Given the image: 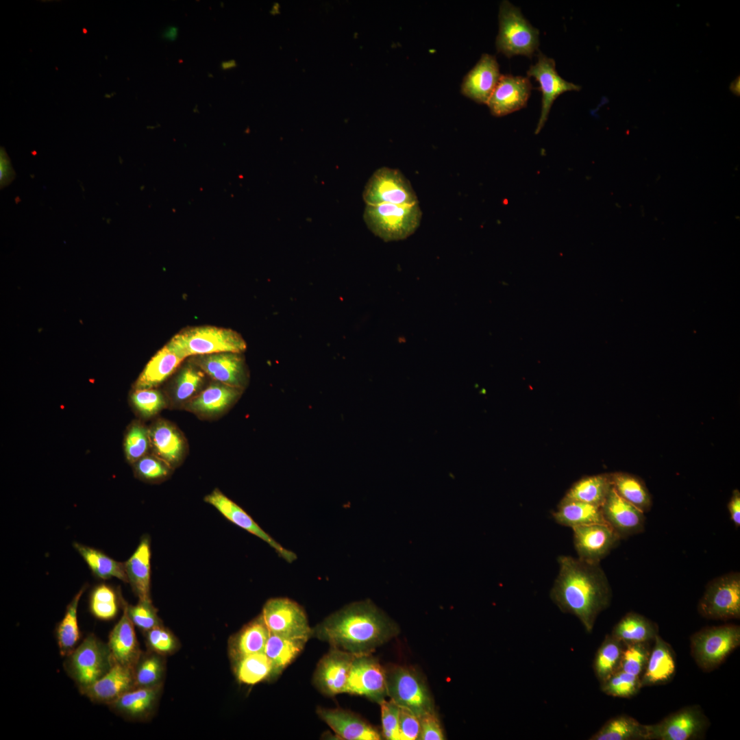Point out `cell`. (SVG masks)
Listing matches in <instances>:
<instances>
[{"mask_svg": "<svg viewBox=\"0 0 740 740\" xmlns=\"http://www.w3.org/2000/svg\"><path fill=\"white\" fill-rule=\"evenodd\" d=\"M150 445L149 430L140 423H133L129 428L124 441L125 454L127 460L135 463L145 456Z\"/></svg>", "mask_w": 740, "mask_h": 740, "instance_id": "obj_46", "label": "cell"}, {"mask_svg": "<svg viewBox=\"0 0 740 740\" xmlns=\"http://www.w3.org/2000/svg\"><path fill=\"white\" fill-rule=\"evenodd\" d=\"M204 500L213 506L227 519L266 542L286 562L292 563L296 560L297 555L293 552L282 547L266 532L246 511L219 489H216L211 493L206 495Z\"/></svg>", "mask_w": 740, "mask_h": 740, "instance_id": "obj_16", "label": "cell"}, {"mask_svg": "<svg viewBox=\"0 0 740 740\" xmlns=\"http://www.w3.org/2000/svg\"><path fill=\"white\" fill-rule=\"evenodd\" d=\"M499 33L495 46L499 53L508 58L523 55L531 58L537 50L539 29L524 18L519 8L502 1L499 11Z\"/></svg>", "mask_w": 740, "mask_h": 740, "instance_id": "obj_5", "label": "cell"}, {"mask_svg": "<svg viewBox=\"0 0 740 740\" xmlns=\"http://www.w3.org/2000/svg\"><path fill=\"white\" fill-rule=\"evenodd\" d=\"M91 613L103 620L113 619L118 612L116 595L112 588L100 584L92 591L90 599Z\"/></svg>", "mask_w": 740, "mask_h": 740, "instance_id": "obj_44", "label": "cell"}, {"mask_svg": "<svg viewBox=\"0 0 740 740\" xmlns=\"http://www.w3.org/2000/svg\"><path fill=\"white\" fill-rule=\"evenodd\" d=\"M691 651L704 671H711L740 645V627L726 624L702 629L691 637Z\"/></svg>", "mask_w": 740, "mask_h": 740, "instance_id": "obj_6", "label": "cell"}, {"mask_svg": "<svg viewBox=\"0 0 740 740\" xmlns=\"http://www.w3.org/2000/svg\"><path fill=\"white\" fill-rule=\"evenodd\" d=\"M708 720L698 706L683 708L659 722L646 725L647 740H688L699 737Z\"/></svg>", "mask_w": 740, "mask_h": 740, "instance_id": "obj_12", "label": "cell"}, {"mask_svg": "<svg viewBox=\"0 0 740 740\" xmlns=\"http://www.w3.org/2000/svg\"><path fill=\"white\" fill-rule=\"evenodd\" d=\"M641 688V676L621 670H617L601 682L602 691L613 697L631 698L637 694Z\"/></svg>", "mask_w": 740, "mask_h": 740, "instance_id": "obj_43", "label": "cell"}, {"mask_svg": "<svg viewBox=\"0 0 740 740\" xmlns=\"http://www.w3.org/2000/svg\"><path fill=\"white\" fill-rule=\"evenodd\" d=\"M236 66V61L234 60H230L225 61V62H223L221 63V68L223 70L230 69L232 68L235 67Z\"/></svg>", "mask_w": 740, "mask_h": 740, "instance_id": "obj_58", "label": "cell"}, {"mask_svg": "<svg viewBox=\"0 0 740 740\" xmlns=\"http://www.w3.org/2000/svg\"><path fill=\"white\" fill-rule=\"evenodd\" d=\"M527 75L534 77L539 83L542 92L541 113L536 127V132H539L544 125L556 99L563 92L578 91L581 87L562 78L556 71L554 59L540 51L536 63L530 66Z\"/></svg>", "mask_w": 740, "mask_h": 740, "instance_id": "obj_15", "label": "cell"}, {"mask_svg": "<svg viewBox=\"0 0 740 740\" xmlns=\"http://www.w3.org/2000/svg\"><path fill=\"white\" fill-rule=\"evenodd\" d=\"M552 516L558 523L571 528L582 525L606 523L601 506L565 498Z\"/></svg>", "mask_w": 740, "mask_h": 740, "instance_id": "obj_31", "label": "cell"}, {"mask_svg": "<svg viewBox=\"0 0 740 740\" xmlns=\"http://www.w3.org/2000/svg\"><path fill=\"white\" fill-rule=\"evenodd\" d=\"M161 686L134 688L110 704L119 713L133 718H141L153 709Z\"/></svg>", "mask_w": 740, "mask_h": 740, "instance_id": "obj_32", "label": "cell"}, {"mask_svg": "<svg viewBox=\"0 0 740 740\" xmlns=\"http://www.w3.org/2000/svg\"><path fill=\"white\" fill-rule=\"evenodd\" d=\"M739 84H740L739 77H738V78H737L733 82L731 83V85H730V87L731 91L734 94H735L736 95H738V96L739 95V92H740V86H739Z\"/></svg>", "mask_w": 740, "mask_h": 740, "instance_id": "obj_57", "label": "cell"}, {"mask_svg": "<svg viewBox=\"0 0 740 740\" xmlns=\"http://www.w3.org/2000/svg\"><path fill=\"white\" fill-rule=\"evenodd\" d=\"M177 34L178 29L176 27L169 26L164 31L162 36L166 39L174 40L177 38Z\"/></svg>", "mask_w": 740, "mask_h": 740, "instance_id": "obj_56", "label": "cell"}, {"mask_svg": "<svg viewBox=\"0 0 740 740\" xmlns=\"http://www.w3.org/2000/svg\"><path fill=\"white\" fill-rule=\"evenodd\" d=\"M280 5L278 3H274L271 9V13L272 14H276L279 13Z\"/></svg>", "mask_w": 740, "mask_h": 740, "instance_id": "obj_59", "label": "cell"}, {"mask_svg": "<svg viewBox=\"0 0 740 740\" xmlns=\"http://www.w3.org/2000/svg\"><path fill=\"white\" fill-rule=\"evenodd\" d=\"M194 363L217 382L243 389L248 380L245 359L241 354L221 352L199 355Z\"/></svg>", "mask_w": 740, "mask_h": 740, "instance_id": "obj_17", "label": "cell"}, {"mask_svg": "<svg viewBox=\"0 0 740 740\" xmlns=\"http://www.w3.org/2000/svg\"><path fill=\"white\" fill-rule=\"evenodd\" d=\"M184 359L167 344L149 360L136 382V388H151L167 378Z\"/></svg>", "mask_w": 740, "mask_h": 740, "instance_id": "obj_30", "label": "cell"}, {"mask_svg": "<svg viewBox=\"0 0 740 740\" xmlns=\"http://www.w3.org/2000/svg\"><path fill=\"white\" fill-rule=\"evenodd\" d=\"M344 693L363 695L380 703L387 695L386 671L370 654L355 655Z\"/></svg>", "mask_w": 740, "mask_h": 740, "instance_id": "obj_13", "label": "cell"}, {"mask_svg": "<svg viewBox=\"0 0 740 740\" xmlns=\"http://www.w3.org/2000/svg\"><path fill=\"white\" fill-rule=\"evenodd\" d=\"M591 740H647L646 725L628 715H619L608 720Z\"/></svg>", "mask_w": 740, "mask_h": 740, "instance_id": "obj_36", "label": "cell"}, {"mask_svg": "<svg viewBox=\"0 0 740 740\" xmlns=\"http://www.w3.org/2000/svg\"><path fill=\"white\" fill-rule=\"evenodd\" d=\"M147 632V642L151 651L160 655L173 653L177 647L174 636L162 626Z\"/></svg>", "mask_w": 740, "mask_h": 740, "instance_id": "obj_52", "label": "cell"}, {"mask_svg": "<svg viewBox=\"0 0 740 740\" xmlns=\"http://www.w3.org/2000/svg\"><path fill=\"white\" fill-rule=\"evenodd\" d=\"M317 713L343 739L380 740L382 737L377 728L351 711L319 707Z\"/></svg>", "mask_w": 740, "mask_h": 740, "instance_id": "obj_22", "label": "cell"}, {"mask_svg": "<svg viewBox=\"0 0 740 740\" xmlns=\"http://www.w3.org/2000/svg\"><path fill=\"white\" fill-rule=\"evenodd\" d=\"M400 740L419 739L421 730L420 719L413 713L399 707Z\"/></svg>", "mask_w": 740, "mask_h": 740, "instance_id": "obj_53", "label": "cell"}, {"mask_svg": "<svg viewBox=\"0 0 740 740\" xmlns=\"http://www.w3.org/2000/svg\"><path fill=\"white\" fill-rule=\"evenodd\" d=\"M422 212L418 204L367 205L363 219L367 227L384 241L406 238L419 227Z\"/></svg>", "mask_w": 740, "mask_h": 740, "instance_id": "obj_4", "label": "cell"}, {"mask_svg": "<svg viewBox=\"0 0 740 740\" xmlns=\"http://www.w3.org/2000/svg\"><path fill=\"white\" fill-rule=\"evenodd\" d=\"M654 640V647L641 676V687L665 683L675 673L676 663L671 648L658 634Z\"/></svg>", "mask_w": 740, "mask_h": 740, "instance_id": "obj_28", "label": "cell"}, {"mask_svg": "<svg viewBox=\"0 0 740 740\" xmlns=\"http://www.w3.org/2000/svg\"><path fill=\"white\" fill-rule=\"evenodd\" d=\"M611 487L610 475L588 476L575 483L564 498L602 506Z\"/></svg>", "mask_w": 740, "mask_h": 740, "instance_id": "obj_37", "label": "cell"}, {"mask_svg": "<svg viewBox=\"0 0 740 740\" xmlns=\"http://www.w3.org/2000/svg\"><path fill=\"white\" fill-rule=\"evenodd\" d=\"M532 84L528 77L501 75L486 105L495 116H502L525 107Z\"/></svg>", "mask_w": 740, "mask_h": 740, "instance_id": "obj_19", "label": "cell"}, {"mask_svg": "<svg viewBox=\"0 0 740 740\" xmlns=\"http://www.w3.org/2000/svg\"><path fill=\"white\" fill-rule=\"evenodd\" d=\"M572 529L578 558L591 563H600L621 539L606 523L582 525Z\"/></svg>", "mask_w": 740, "mask_h": 740, "instance_id": "obj_14", "label": "cell"}, {"mask_svg": "<svg viewBox=\"0 0 740 740\" xmlns=\"http://www.w3.org/2000/svg\"><path fill=\"white\" fill-rule=\"evenodd\" d=\"M381 709L382 737L388 740H400L399 706L390 699L379 703Z\"/></svg>", "mask_w": 740, "mask_h": 740, "instance_id": "obj_51", "label": "cell"}, {"mask_svg": "<svg viewBox=\"0 0 740 740\" xmlns=\"http://www.w3.org/2000/svg\"><path fill=\"white\" fill-rule=\"evenodd\" d=\"M354 656L332 648L317 664L313 676L316 687L329 696L344 693Z\"/></svg>", "mask_w": 740, "mask_h": 740, "instance_id": "obj_18", "label": "cell"}, {"mask_svg": "<svg viewBox=\"0 0 740 740\" xmlns=\"http://www.w3.org/2000/svg\"><path fill=\"white\" fill-rule=\"evenodd\" d=\"M269 633L261 615L249 622L230 640L229 650L232 660L264 652Z\"/></svg>", "mask_w": 740, "mask_h": 740, "instance_id": "obj_29", "label": "cell"}, {"mask_svg": "<svg viewBox=\"0 0 740 740\" xmlns=\"http://www.w3.org/2000/svg\"><path fill=\"white\" fill-rule=\"evenodd\" d=\"M73 546L97 578L107 580L114 577L128 582L125 563L118 562L90 547L77 543Z\"/></svg>", "mask_w": 740, "mask_h": 740, "instance_id": "obj_38", "label": "cell"}, {"mask_svg": "<svg viewBox=\"0 0 740 740\" xmlns=\"http://www.w3.org/2000/svg\"><path fill=\"white\" fill-rule=\"evenodd\" d=\"M204 373L195 365H186L181 370L174 389V399L177 402H186L195 397L203 383Z\"/></svg>", "mask_w": 740, "mask_h": 740, "instance_id": "obj_45", "label": "cell"}, {"mask_svg": "<svg viewBox=\"0 0 740 740\" xmlns=\"http://www.w3.org/2000/svg\"><path fill=\"white\" fill-rule=\"evenodd\" d=\"M601 507L606 522L621 539L644 530V513L622 498L613 485Z\"/></svg>", "mask_w": 740, "mask_h": 740, "instance_id": "obj_20", "label": "cell"}, {"mask_svg": "<svg viewBox=\"0 0 740 740\" xmlns=\"http://www.w3.org/2000/svg\"><path fill=\"white\" fill-rule=\"evenodd\" d=\"M134 626L125 604L123 613L110 632L108 643L114 663L133 669L141 656Z\"/></svg>", "mask_w": 740, "mask_h": 740, "instance_id": "obj_24", "label": "cell"}, {"mask_svg": "<svg viewBox=\"0 0 740 740\" xmlns=\"http://www.w3.org/2000/svg\"><path fill=\"white\" fill-rule=\"evenodd\" d=\"M149 432L151 446L157 457L171 467L177 465L184 451V441L177 429L166 421H159Z\"/></svg>", "mask_w": 740, "mask_h": 740, "instance_id": "obj_27", "label": "cell"}, {"mask_svg": "<svg viewBox=\"0 0 740 740\" xmlns=\"http://www.w3.org/2000/svg\"><path fill=\"white\" fill-rule=\"evenodd\" d=\"M698 610L707 619H739L740 573L730 572L709 582L698 602Z\"/></svg>", "mask_w": 740, "mask_h": 740, "instance_id": "obj_9", "label": "cell"}, {"mask_svg": "<svg viewBox=\"0 0 740 740\" xmlns=\"http://www.w3.org/2000/svg\"><path fill=\"white\" fill-rule=\"evenodd\" d=\"M658 634L657 625L640 614L630 612L615 626L611 635L626 645L634 643L649 642Z\"/></svg>", "mask_w": 740, "mask_h": 740, "instance_id": "obj_33", "label": "cell"}, {"mask_svg": "<svg viewBox=\"0 0 740 740\" xmlns=\"http://www.w3.org/2000/svg\"><path fill=\"white\" fill-rule=\"evenodd\" d=\"M181 358L221 352L242 354L247 345L240 334L231 329L197 326L185 329L168 343Z\"/></svg>", "mask_w": 740, "mask_h": 740, "instance_id": "obj_3", "label": "cell"}, {"mask_svg": "<svg viewBox=\"0 0 740 740\" xmlns=\"http://www.w3.org/2000/svg\"><path fill=\"white\" fill-rule=\"evenodd\" d=\"M558 575L550 597L559 609L574 615L591 632L599 614L610 603L612 591L600 563L569 556L558 557Z\"/></svg>", "mask_w": 740, "mask_h": 740, "instance_id": "obj_2", "label": "cell"}, {"mask_svg": "<svg viewBox=\"0 0 740 740\" xmlns=\"http://www.w3.org/2000/svg\"><path fill=\"white\" fill-rule=\"evenodd\" d=\"M128 615L133 624L139 628L148 631L161 626V621L151 602L140 601L135 606L127 605Z\"/></svg>", "mask_w": 740, "mask_h": 740, "instance_id": "obj_50", "label": "cell"}, {"mask_svg": "<svg viewBox=\"0 0 740 740\" xmlns=\"http://www.w3.org/2000/svg\"><path fill=\"white\" fill-rule=\"evenodd\" d=\"M421 730L419 739L420 740H443L445 739L443 731L434 711L429 712L421 717Z\"/></svg>", "mask_w": 740, "mask_h": 740, "instance_id": "obj_54", "label": "cell"}, {"mask_svg": "<svg viewBox=\"0 0 740 740\" xmlns=\"http://www.w3.org/2000/svg\"><path fill=\"white\" fill-rule=\"evenodd\" d=\"M397 624L370 600L345 606L312 629V635L354 655L370 654L395 637Z\"/></svg>", "mask_w": 740, "mask_h": 740, "instance_id": "obj_1", "label": "cell"}, {"mask_svg": "<svg viewBox=\"0 0 740 740\" xmlns=\"http://www.w3.org/2000/svg\"><path fill=\"white\" fill-rule=\"evenodd\" d=\"M362 198L367 205L380 204H418L411 184L399 170L388 167L377 169L367 181Z\"/></svg>", "mask_w": 740, "mask_h": 740, "instance_id": "obj_10", "label": "cell"}, {"mask_svg": "<svg viewBox=\"0 0 740 740\" xmlns=\"http://www.w3.org/2000/svg\"><path fill=\"white\" fill-rule=\"evenodd\" d=\"M261 616L270 632L297 638L312 636L306 614L296 602L286 597L271 598L264 604Z\"/></svg>", "mask_w": 740, "mask_h": 740, "instance_id": "obj_11", "label": "cell"}, {"mask_svg": "<svg viewBox=\"0 0 740 740\" xmlns=\"http://www.w3.org/2000/svg\"><path fill=\"white\" fill-rule=\"evenodd\" d=\"M135 409L144 417L155 415L165 406V400L157 390L136 388L131 395Z\"/></svg>", "mask_w": 740, "mask_h": 740, "instance_id": "obj_48", "label": "cell"}, {"mask_svg": "<svg viewBox=\"0 0 740 740\" xmlns=\"http://www.w3.org/2000/svg\"><path fill=\"white\" fill-rule=\"evenodd\" d=\"M241 394V389L217 382L190 399L186 406L195 413L213 416L227 409Z\"/></svg>", "mask_w": 740, "mask_h": 740, "instance_id": "obj_25", "label": "cell"}, {"mask_svg": "<svg viewBox=\"0 0 740 740\" xmlns=\"http://www.w3.org/2000/svg\"><path fill=\"white\" fill-rule=\"evenodd\" d=\"M728 508L731 520L735 526L739 528L740 526V493L739 490L736 489L733 491Z\"/></svg>", "mask_w": 740, "mask_h": 740, "instance_id": "obj_55", "label": "cell"}, {"mask_svg": "<svg viewBox=\"0 0 740 740\" xmlns=\"http://www.w3.org/2000/svg\"><path fill=\"white\" fill-rule=\"evenodd\" d=\"M308 640L270 632L264 652L280 674L301 653Z\"/></svg>", "mask_w": 740, "mask_h": 740, "instance_id": "obj_35", "label": "cell"}, {"mask_svg": "<svg viewBox=\"0 0 740 740\" xmlns=\"http://www.w3.org/2000/svg\"><path fill=\"white\" fill-rule=\"evenodd\" d=\"M500 76L495 56L484 53L463 78L461 93L478 103L486 104Z\"/></svg>", "mask_w": 740, "mask_h": 740, "instance_id": "obj_21", "label": "cell"}, {"mask_svg": "<svg viewBox=\"0 0 740 740\" xmlns=\"http://www.w3.org/2000/svg\"><path fill=\"white\" fill-rule=\"evenodd\" d=\"M386 672L387 695L401 708L421 717L434 711L432 697L421 676L415 670L395 666Z\"/></svg>", "mask_w": 740, "mask_h": 740, "instance_id": "obj_8", "label": "cell"}, {"mask_svg": "<svg viewBox=\"0 0 740 740\" xmlns=\"http://www.w3.org/2000/svg\"><path fill=\"white\" fill-rule=\"evenodd\" d=\"M84 589V587L82 588L75 595L68 605L63 619L58 626L57 641L62 656H68L75 648L80 639L77 606Z\"/></svg>", "mask_w": 740, "mask_h": 740, "instance_id": "obj_40", "label": "cell"}, {"mask_svg": "<svg viewBox=\"0 0 740 740\" xmlns=\"http://www.w3.org/2000/svg\"><path fill=\"white\" fill-rule=\"evenodd\" d=\"M649 642H640L626 645L622 653L617 670L641 676L650 654Z\"/></svg>", "mask_w": 740, "mask_h": 740, "instance_id": "obj_47", "label": "cell"}, {"mask_svg": "<svg viewBox=\"0 0 740 740\" xmlns=\"http://www.w3.org/2000/svg\"><path fill=\"white\" fill-rule=\"evenodd\" d=\"M234 670L238 681L246 684H255L280 674L264 652L234 660Z\"/></svg>", "mask_w": 740, "mask_h": 740, "instance_id": "obj_34", "label": "cell"}, {"mask_svg": "<svg viewBox=\"0 0 740 740\" xmlns=\"http://www.w3.org/2000/svg\"><path fill=\"white\" fill-rule=\"evenodd\" d=\"M150 559L149 538L147 536H144L135 552L125 563L128 582L140 601L151 602L150 597Z\"/></svg>", "mask_w": 740, "mask_h": 740, "instance_id": "obj_26", "label": "cell"}, {"mask_svg": "<svg viewBox=\"0 0 740 740\" xmlns=\"http://www.w3.org/2000/svg\"><path fill=\"white\" fill-rule=\"evenodd\" d=\"M136 475L149 482H158L167 478L171 467L157 456H144L134 463Z\"/></svg>", "mask_w": 740, "mask_h": 740, "instance_id": "obj_49", "label": "cell"}, {"mask_svg": "<svg viewBox=\"0 0 740 740\" xmlns=\"http://www.w3.org/2000/svg\"><path fill=\"white\" fill-rule=\"evenodd\" d=\"M161 656L153 651L141 654L134 668L136 688L160 686L164 671Z\"/></svg>", "mask_w": 740, "mask_h": 740, "instance_id": "obj_42", "label": "cell"}, {"mask_svg": "<svg viewBox=\"0 0 740 740\" xmlns=\"http://www.w3.org/2000/svg\"><path fill=\"white\" fill-rule=\"evenodd\" d=\"M67 656V670L81 691L104 676L114 663L108 644L93 634L88 635Z\"/></svg>", "mask_w": 740, "mask_h": 740, "instance_id": "obj_7", "label": "cell"}, {"mask_svg": "<svg viewBox=\"0 0 740 740\" xmlns=\"http://www.w3.org/2000/svg\"><path fill=\"white\" fill-rule=\"evenodd\" d=\"M612 485L617 493L643 513L652 507V498L645 484L637 477L625 473L610 475Z\"/></svg>", "mask_w": 740, "mask_h": 740, "instance_id": "obj_39", "label": "cell"}, {"mask_svg": "<svg viewBox=\"0 0 740 740\" xmlns=\"http://www.w3.org/2000/svg\"><path fill=\"white\" fill-rule=\"evenodd\" d=\"M625 646L613 635H606L596 653L593 665L600 682L618 669Z\"/></svg>", "mask_w": 740, "mask_h": 740, "instance_id": "obj_41", "label": "cell"}, {"mask_svg": "<svg viewBox=\"0 0 740 740\" xmlns=\"http://www.w3.org/2000/svg\"><path fill=\"white\" fill-rule=\"evenodd\" d=\"M134 688V669L114 663L104 676L82 692L95 702L110 704Z\"/></svg>", "mask_w": 740, "mask_h": 740, "instance_id": "obj_23", "label": "cell"}]
</instances>
